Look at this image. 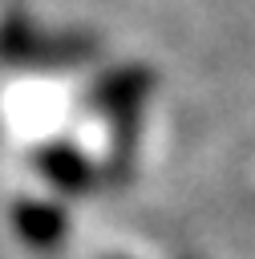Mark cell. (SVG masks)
I'll use <instances>...</instances> for the list:
<instances>
[{
	"instance_id": "obj_4",
	"label": "cell",
	"mask_w": 255,
	"mask_h": 259,
	"mask_svg": "<svg viewBox=\"0 0 255 259\" xmlns=\"http://www.w3.org/2000/svg\"><path fill=\"white\" fill-rule=\"evenodd\" d=\"M12 223H16V231H20L28 243H36V247L57 243V235H61V227H65L61 210L49 206V202H20L16 214H12Z\"/></svg>"
},
{
	"instance_id": "obj_1",
	"label": "cell",
	"mask_w": 255,
	"mask_h": 259,
	"mask_svg": "<svg viewBox=\"0 0 255 259\" xmlns=\"http://www.w3.org/2000/svg\"><path fill=\"white\" fill-rule=\"evenodd\" d=\"M93 57V40L85 36H45L24 16L0 20V61L8 65H77Z\"/></svg>"
},
{
	"instance_id": "obj_2",
	"label": "cell",
	"mask_w": 255,
	"mask_h": 259,
	"mask_svg": "<svg viewBox=\"0 0 255 259\" xmlns=\"http://www.w3.org/2000/svg\"><path fill=\"white\" fill-rule=\"evenodd\" d=\"M146 93H150L146 69H117V73L101 77V85L93 89V105L105 109V113H138Z\"/></svg>"
},
{
	"instance_id": "obj_3",
	"label": "cell",
	"mask_w": 255,
	"mask_h": 259,
	"mask_svg": "<svg viewBox=\"0 0 255 259\" xmlns=\"http://www.w3.org/2000/svg\"><path fill=\"white\" fill-rule=\"evenodd\" d=\"M36 166H40V174H45L53 186H61V190H85V186L93 182L89 162H85L73 146H45V150L36 154Z\"/></svg>"
}]
</instances>
